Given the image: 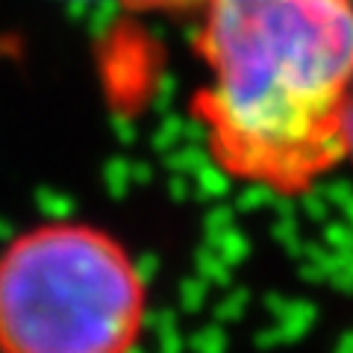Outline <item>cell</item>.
Wrapping results in <instances>:
<instances>
[{
	"label": "cell",
	"mask_w": 353,
	"mask_h": 353,
	"mask_svg": "<svg viewBox=\"0 0 353 353\" xmlns=\"http://www.w3.org/2000/svg\"><path fill=\"white\" fill-rule=\"evenodd\" d=\"M197 12L189 112L209 162L248 189L309 194L345 165L353 0H203Z\"/></svg>",
	"instance_id": "cell-1"
},
{
	"label": "cell",
	"mask_w": 353,
	"mask_h": 353,
	"mask_svg": "<svg viewBox=\"0 0 353 353\" xmlns=\"http://www.w3.org/2000/svg\"><path fill=\"white\" fill-rule=\"evenodd\" d=\"M148 280L109 230L44 221L0 250V353H136Z\"/></svg>",
	"instance_id": "cell-2"
},
{
	"label": "cell",
	"mask_w": 353,
	"mask_h": 353,
	"mask_svg": "<svg viewBox=\"0 0 353 353\" xmlns=\"http://www.w3.org/2000/svg\"><path fill=\"white\" fill-rule=\"evenodd\" d=\"M121 3L136 12H183V9H197L203 0H121Z\"/></svg>",
	"instance_id": "cell-3"
},
{
	"label": "cell",
	"mask_w": 353,
	"mask_h": 353,
	"mask_svg": "<svg viewBox=\"0 0 353 353\" xmlns=\"http://www.w3.org/2000/svg\"><path fill=\"white\" fill-rule=\"evenodd\" d=\"M345 165L353 168V106L347 115V136H345Z\"/></svg>",
	"instance_id": "cell-4"
}]
</instances>
